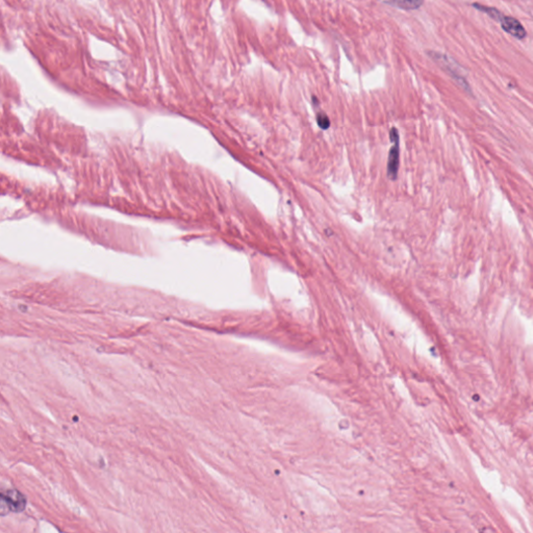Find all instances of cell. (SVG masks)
I'll list each match as a JSON object with an SVG mask.
<instances>
[{"label": "cell", "mask_w": 533, "mask_h": 533, "mask_svg": "<svg viewBox=\"0 0 533 533\" xmlns=\"http://www.w3.org/2000/svg\"><path fill=\"white\" fill-rule=\"evenodd\" d=\"M390 136L393 142V146L389 154L388 174L392 180H395L398 174L399 162H400V144H399V133H398L397 128H392Z\"/></svg>", "instance_id": "obj_1"}, {"label": "cell", "mask_w": 533, "mask_h": 533, "mask_svg": "<svg viewBox=\"0 0 533 533\" xmlns=\"http://www.w3.org/2000/svg\"><path fill=\"white\" fill-rule=\"evenodd\" d=\"M3 501L8 503L9 508H11L14 512H20L24 508L25 506V500L22 497V495L16 491H10L7 493V497L4 496Z\"/></svg>", "instance_id": "obj_3"}, {"label": "cell", "mask_w": 533, "mask_h": 533, "mask_svg": "<svg viewBox=\"0 0 533 533\" xmlns=\"http://www.w3.org/2000/svg\"><path fill=\"white\" fill-rule=\"evenodd\" d=\"M389 3L403 10H417L423 5V0H389Z\"/></svg>", "instance_id": "obj_4"}, {"label": "cell", "mask_w": 533, "mask_h": 533, "mask_svg": "<svg viewBox=\"0 0 533 533\" xmlns=\"http://www.w3.org/2000/svg\"><path fill=\"white\" fill-rule=\"evenodd\" d=\"M317 121H318V125H319L322 129H327V128L330 126L329 118H328V117L326 116V114L323 113V112L318 113V115H317Z\"/></svg>", "instance_id": "obj_6"}, {"label": "cell", "mask_w": 533, "mask_h": 533, "mask_svg": "<svg viewBox=\"0 0 533 533\" xmlns=\"http://www.w3.org/2000/svg\"><path fill=\"white\" fill-rule=\"evenodd\" d=\"M473 7H474L475 9H477L478 11H481V12L485 13L486 15L490 16L492 19H494V20H496V21H498V22H500V20H501L502 17H503V15H502V14H501L497 9H495V8L485 7V6H481V5H478V4L473 5Z\"/></svg>", "instance_id": "obj_5"}, {"label": "cell", "mask_w": 533, "mask_h": 533, "mask_svg": "<svg viewBox=\"0 0 533 533\" xmlns=\"http://www.w3.org/2000/svg\"><path fill=\"white\" fill-rule=\"evenodd\" d=\"M500 23L502 28L508 33L509 35L514 36L515 38H518L520 40L524 39L526 37V31L521 24V22L513 17H507L503 16L500 20Z\"/></svg>", "instance_id": "obj_2"}]
</instances>
